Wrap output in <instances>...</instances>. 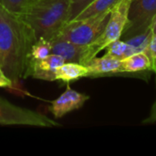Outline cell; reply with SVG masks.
I'll return each instance as SVG.
<instances>
[{
  "label": "cell",
  "mask_w": 156,
  "mask_h": 156,
  "mask_svg": "<svg viewBox=\"0 0 156 156\" xmlns=\"http://www.w3.org/2000/svg\"><path fill=\"white\" fill-rule=\"evenodd\" d=\"M145 52L150 57L152 61H153L154 58H156V35H153L152 39L150 41V44L148 46V48H147V50Z\"/></svg>",
  "instance_id": "d6986e66"
},
{
  "label": "cell",
  "mask_w": 156,
  "mask_h": 156,
  "mask_svg": "<svg viewBox=\"0 0 156 156\" xmlns=\"http://www.w3.org/2000/svg\"><path fill=\"white\" fill-rule=\"evenodd\" d=\"M51 42V53L60 56L65 62L84 64L87 54V46H80L69 41L54 37Z\"/></svg>",
  "instance_id": "9c48e42d"
},
{
  "label": "cell",
  "mask_w": 156,
  "mask_h": 156,
  "mask_svg": "<svg viewBox=\"0 0 156 156\" xmlns=\"http://www.w3.org/2000/svg\"><path fill=\"white\" fill-rule=\"evenodd\" d=\"M107 50V54L110 56H112L120 60H122L133 54L136 53L134 48L128 44L126 41L122 40V39H117L113 42H112L108 47L105 48Z\"/></svg>",
  "instance_id": "5bb4252c"
},
{
  "label": "cell",
  "mask_w": 156,
  "mask_h": 156,
  "mask_svg": "<svg viewBox=\"0 0 156 156\" xmlns=\"http://www.w3.org/2000/svg\"><path fill=\"white\" fill-rule=\"evenodd\" d=\"M152 37H153V32L150 28L146 32L140 34V35H137V36H134V37H131L130 39L125 40V41L134 48L136 53L142 52V51L145 52L148 48V46H149L150 41L152 39Z\"/></svg>",
  "instance_id": "2e32d148"
},
{
  "label": "cell",
  "mask_w": 156,
  "mask_h": 156,
  "mask_svg": "<svg viewBox=\"0 0 156 156\" xmlns=\"http://www.w3.org/2000/svg\"><path fill=\"white\" fill-rule=\"evenodd\" d=\"M51 54V42L50 40L43 37L37 38L31 46L29 51V58L39 59ZM28 58V59H29Z\"/></svg>",
  "instance_id": "9a60e30c"
},
{
  "label": "cell",
  "mask_w": 156,
  "mask_h": 156,
  "mask_svg": "<svg viewBox=\"0 0 156 156\" xmlns=\"http://www.w3.org/2000/svg\"><path fill=\"white\" fill-rule=\"evenodd\" d=\"M84 66L90 71L89 77H105V76H113L118 75L119 69L121 66V60L105 54L104 56L98 58L94 57L89 60Z\"/></svg>",
  "instance_id": "30bf717a"
},
{
  "label": "cell",
  "mask_w": 156,
  "mask_h": 156,
  "mask_svg": "<svg viewBox=\"0 0 156 156\" xmlns=\"http://www.w3.org/2000/svg\"><path fill=\"white\" fill-rule=\"evenodd\" d=\"M130 2L131 0H122L112 9L103 32L97 39L87 46V54L83 65L96 57L99 52L105 49L112 42L121 38L127 24Z\"/></svg>",
  "instance_id": "277c9868"
},
{
  "label": "cell",
  "mask_w": 156,
  "mask_h": 156,
  "mask_svg": "<svg viewBox=\"0 0 156 156\" xmlns=\"http://www.w3.org/2000/svg\"><path fill=\"white\" fill-rule=\"evenodd\" d=\"M0 125H20L52 128L60 126L54 120L28 109L16 106L0 97Z\"/></svg>",
  "instance_id": "5b68a950"
},
{
  "label": "cell",
  "mask_w": 156,
  "mask_h": 156,
  "mask_svg": "<svg viewBox=\"0 0 156 156\" xmlns=\"http://www.w3.org/2000/svg\"><path fill=\"white\" fill-rule=\"evenodd\" d=\"M151 30L153 32V35H156V15L154 17V20L151 24Z\"/></svg>",
  "instance_id": "7402d4cb"
},
{
  "label": "cell",
  "mask_w": 156,
  "mask_h": 156,
  "mask_svg": "<svg viewBox=\"0 0 156 156\" xmlns=\"http://www.w3.org/2000/svg\"><path fill=\"white\" fill-rule=\"evenodd\" d=\"M33 0H0V4L9 12L21 16Z\"/></svg>",
  "instance_id": "e0dca14e"
},
{
  "label": "cell",
  "mask_w": 156,
  "mask_h": 156,
  "mask_svg": "<svg viewBox=\"0 0 156 156\" xmlns=\"http://www.w3.org/2000/svg\"><path fill=\"white\" fill-rule=\"evenodd\" d=\"M147 70H152V60L146 52L142 51L121 60L118 74H137Z\"/></svg>",
  "instance_id": "8fae6325"
},
{
  "label": "cell",
  "mask_w": 156,
  "mask_h": 156,
  "mask_svg": "<svg viewBox=\"0 0 156 156\" xmlns=\"http://www.w3.org/2000/svg\"><path fill=\"white\" fill-rule=\"evenodd\" d=\"M89 76L90 71L87 67L75 62H65L55 70L56 80H60L64 83H69Z\"/></svg>",
  "instance_id": "7c38bea8"
},
{
  "label": "cell",
  "mask_w": 156,
  "mask_h": 156,
  "mask_svg": "<svg viewBox=\"0 0 156 156\" xmlns=\"http://www.w3.org/2000/svg\"><path fill=\"white\" fill-rule=\"evenodd\" d=\"M154 122H156V99L155 101L154 102V104L152 106L149 116L143 122V123H144V124H147V123L150 124V123H154Z\"/></svg>",
  "instance_id": "44dd1931"
},
{
  "label": "cell",
  "mask_w": 156,
  "mask_h": 156,
  "mask_svg": "<svg viewBox=\"0 0 156 156\" xmlns=\"http://www.w3.org/2000/svg\"><path fill=\"white\" fill-rule=\"evenodd\" d=\"M13 82L12 80L6 77V75L4 73V71L2 70L1 67H0V87L1 88H10L13 86Z\"/></svg>",
  "instance_id": "ffe728a7"
},
{
  "label": "cell",
  "mask_w": 156,
  "mask_h": 156,
  "mask_svg": "<svg viewBox=\"0 0 156 156\" xmlns=\"http://www.w3.org/2000/svg\"><path fill=\"white\" fill-rule=\"evenodd\" d=\"M37 40L20 16L0 4V67L13 83L25 77L29 51Z\"/></svg>",
  "instance_id": "6da1fadb"
},
{
  "label": "cell",
  "mask_w": 156,
  "mask_h": 156,
  "mask_svg": "<svg viewBox=\"0 0 156 156\" xmlns=\"http://www.w3.org/2000/svg\"><path fill=\"white\" fill-rule=\"evenodd\" d=\"M122 0H93L74 19H82L106 11H111Z\"/></svg>",
  "instance_id": "4fadbf2b"
},
{
  "label": "cell",
  "mask_w": 156,
  "mask_h": 156,
  "mask_svg": "<svg viewBox=\"0 0 156 156\" xmlns=\"http://www.w3.org/2000/svg\"><path fill=\"white\" fill-rule=\"evenodd\" d=\"M152 70L156 73V58H154L153 61H152Z\"/></svg>",
  "instance_id": "603a6c76"
},
{
  "label": "cell",
  "mask_w": 156,
  "mask_h": 156,
  "mask_svg": "<svg viewBox=\"0 0 156 156\" xmlns=\"http://www.w3.org/2000/svg\"><path fill=\"white\" fill-rule=\"evenodd\" d=\"M89 99L90 97L88 95L72 90L69 86H68L67 90L51 102L49 110L53 116L56 119H58L75 110L81 108Z\"/></svg>",
  "instance_id": "ba28073f"
},
{
  "label": "cell",
  "mask_w": 156,
  "mask_h": 156,
  "mask_svg": "<svg viewBox=\"0 0 156 156\" xmlns=\"http://www.w3.org/2000/svg\"><path fill=\"white\" fill-rule=\"evenodd\" d=\"M70 1H71V5H70L69 22L73 20L93 0H70Z\"/></svg>",
  "instance_id": "ac0fdd59"
},
{
  "label": "cell",
  "mask_w": 156,
  "mask_h": 156,
  "mask_svg": "<svg viewBox=\"0 0 156 156\" xmlns=\"http://www.w3.org/2000/svg\"><path fill=\"white\" fill-rule=\"evenodd\" d=\"M155 15L156 0H131L127 24L120 39L125 41L146 32Z\"/></svg>",
  "instance_id": "8992f818"
},
{
  "label": "cell",
  "mask_w": 156,
  "mask_h": 156,
  "mask_svg": "<svg viewBox=\"0 0 156 156\" xmlns=\"http://www.w3.org/2000/svg\"><path fill=\"white\" fill-rule=\"evenodd\" d=\"M64 63L60 56L52 53L39 59L29 58L24 79L30 76L38 80L54 81L56 80L55 70Z\"/></svg>",
  "instance_id": "52a82bcc"
},
{
  "label": "cell",
  "mask_w": 156,
  "mask_h": 156,
  "mask_svg": "<svg viewBox=\"0 0 156 156\" xmlns=\"http://www.w3.org/2000/svg\"><path fill=\"white\" fill-rule=\"evenodd\" d=\"M111 11H106L82 19L71 20L60 29L55 37H59L76 45L88 46L103 32L109 20Z\"/></svg>",
  "instance_id": "3957f363"
},
{
  "label": "cell",
  "mask_w": 156,
  "mask_h": 156,
  "mask_svg": "<svg viewBox=\"0 0 156 156\" xmlns=\"http://www.w3.org/2000/svg\"><path fill=\"white\" fill-rule=\"evenodd\" d=\"M70 0H33L20 17L36 38L53 39L69 22Z\"/></svg>",
  "instance_id": "7a4b0ae2"
}]
</instances>
